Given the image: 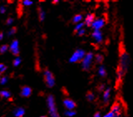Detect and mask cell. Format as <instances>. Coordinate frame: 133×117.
<instances>
[{
    "instance_id": "obj_16",
    "label": "cell",
    "mask_w": 133,
    "mask_h": 117,
    "mask_svg": "<svg viewBox=\"0 0 133 117\" xmlns=\"http://www.w3.org/2000/svg\"><path fill=\"white\" fill-rule=\"evenodd\" d=\"M98 74L100 77H105L107 76V72H106V69L103 66H100L99 68H98Z\"/></svg>"
},
{
    "instance_id": "obj_20",
    "label": "cell",
    "mask_w": 133,
    "mask_h": 117,
    "mask_svg": "<svg viewBox=\"0 0 133 117\" xmlns=\"http://www.w3.org/2000/svg\"><path fill=\"white\" fill-rule=\"evenodd\" d=\"M65 115L68 116V117H73L76 115V111H75L74 110L73 111H68L66 110L65 111Z\"/></svg>"
},
{
    "instance_id": "obj_3",
    "label": "cell",
    "mask_w": 133,
    "mask_h": 117,
    "mask_svg": "<svg viewBox=\"0 0 133 117\" xmlns=\"http://www.w3.org/2000/svg\"><path fill=\"white\" fill-rule=\"evenodd\" d=\"M93 60V53L92 52H88L86 53V55L82 60V67L84 71H88L91 67V65L92 63Z\"/></svg>"
},
{
    "instance_id": "obj_9",
    "label": "cell",
    "mask_w": 133,
    "mask_h": 117,
    "mask_svg": "<svg viewBox=\"0 0 133 117\" xmlns=\"http://www.w3.org/2000/svg\"><path fill=\"white\" fill-rule=\"evenodd\" d=\"M91 36H92V37L95 39L96 43H101L102 42L103 37H102V33L101 30H94Z\"/></svg>"
},
{
    "instance_id": "obj_19",
    "label": "cell",
    "mask_w": 133,
    "mask_h": 117,
    "mask_svg": "<svg viewBox=\"0 0 133 117\" xmlns=\"http://www.w3.org/2000/svg\"><path fill=\"white\" fill-rule=\"evenodd\" d=\"M21 62H22V59H21V57H17L16 58H14V62H12V65H14V66H18L21 64Z\"/></svg>"
},
{
    "instance_id": "obj_22",
    "label": "cell",
    "mask_w": 133,
    "mask_h": 117,
    "mask_svg": "<svg viewBox=\"0 0 133 117\" xmlns=\"http://www.w3.org/2000/svg\"><path fill=\"white\" fill-rule=\"evenodd\" d=\"M83 26H84V23H77V25H76V27H75V28H74V30L76 31V32H78L79 30H81V29H82L83 28Z\"/></svg>"
},
{
    "instance_id": "obj_30",
    "label": "cell",
    "mask_w": 133,
    "mask_h": 117,
    "mask_svg": "<svg viewBox=\"0 0 133 117\" xmlns=\"http://www.w3.org/2000/svg\"><path fill=\"white\" fill-rule=\"evenodd\" d=\"M5 12H6V8L5 7H4V6L0 7V13L3 14V13H5Z\"/></svg>"
},
{
    "instance_id": "obj_25",
    "label": "cell",
    "mask_w": 133,
    "mask_h": 117,
    "mask_svg": "<svg viewBox=\"0 0 133 117\" xmlns=\"http://www.w3.org/2000/svg\"><path fill=\"white\" fill-rule=\"evenodd\" d=\"M102 60H103V57L101 55V54H97V55H96V61H97V62L101 63V62L102 61Z\"/></svg>"
},
{
    "instance_id": "obj_2",
    "label": "cell",
    "mask_w": 133,
    "mask_h": 117,
    "mask_svg": "<svg viewBox=\"0 0 133 117\" xmlns=\"http://www.w3.org/2000/svg\"><path fill=\"white\" fill-rule=\"evenodd\" d=\"M129 65H130V57L127 52H123L120 57V66L118 69L125 74L127 72Z\"/></svg>"
},
{
    "instance_id": "obj_39",
    "label": "cell",
    "mask_w": 133,
    "mask_h": 117,
    "mask_svg": "<svg viewBox=\"0 0 133 117\" xmlns=\"http://www.w3.org/2000/svg\"><path fill=\"white\" fill-rule=\"evenodd\" d=\"M0 77H1V73H0Z\"/></svg>"
},
{
    "instance_id": "obj_27",
    "label": "cell",
    "mask_w": 133,
    "mask_h": 117,
    "mask_svg": "<svg viewBox=\"0 0 133 117\" xmlns=\"http://www.w3.org/2000/svg\"><path fill=\"white\" fill-rule=\"evenodd\" d=\"M32 4V2L29 1V0H24V1H23V5L24 6H31Z\"/></svg>"
},
{
    "instance_id": "obj_6",
    "label": "cell",
    "mask_w": 133,
    "mask_h": 117,
    "mask_svg": "<svg viewBox=\"0 0 133 117\" xmlns=\"http://www.w3.org/2000/svg\"><path fill=\"white\" fill-rule=\"evenodd\" d=\"M106 22H105V19L103 18H97V19H95L93 21V23H91V27H92L94 30H101V28L104 27Z\"/></svg>"
},
{
    "instance_id": "obj_5",
    "label": "cell",
    "mask_w": 133,
    "mask_h": 117,
    "mask_svg": "<svg viewBox=\"0 0 133 117\" xmlns=\"http://www.w3.org/2000/svg\"><path fill=\"white\" fill-rule=\"evenodd\" d=\"M44 79L46 85L48 86L49 88H52L55 86V78H54L52 73L50 72L49 70H45L44 71Z\"/></svg>"
},
{
    "instance_id": "obj_15",
    "label": "cell",
    "mask_w": 133,
    "mask_h": 117,
    "mask_svg": "<svg viewBox=\"0 0 133 117\" xmlns=\"http://www.w3.org/2000/svg\"><path fill=\"white\" fill-rule=\"evenodd\" d=\"M45 14H46V12L43 9V8L39 7V8H38V16H39V20L41 21V22H43V21H44L45 16H46Z\"/></svg>"
},
{
    "instance_id": "obj_12",
    "label": "cell",
    "mask_w": 133,
    "mask_h": 117,
    "mask_svg": "<svg viewBox=\"0 0 133 117\" xmlns=\"http://www.w3.org/2000/svg\"><path fill=\"white\" fill-rule=\"evenodd\" d=\"M14 115L15 117H23L25 115V110L23 107H17L14 111Z\"/></svg>"
},
{
    "instance_id": "obj_28",
    "label": "cell",
    "mask_w": 133,
    "mask_h": 117,
    "mask_svg": "<svg viewBox=\"0 0 133 117\" xmlns=\"http://www.w3.org/2000/svg\"><path fill=\"white\" fill-rule=\"evenodd\" d=\"M14 18H8L7 19V22H6V24L8 25V26H10V25H12V23H14Z\"/></svg>"
},
{
    "instance_id": "obj_7",
    "label": "cell",
    "mask_w": 133,
    "mask_h": 117,
    "mask_svg": "<svg viewBox=\"0 0 133 117\" xmlns=\"http://www.w3.org/2000/svg\"><path fill=\"white\" fill-rule=\"evenodd\" d=\"M8 50L14 54V56L18 55L19 53V44L18 40H14L8 47Z\"/></svg>"
},
{
    "instance_id": "obj_17",
    "label": "cell",
    "mask_w": 133,
    "mask_h": 117,
    "mask_svg": "<svg viewBox=\"0 0 133 117\" xmlns=\"http://www.w3.org/2000/svg\"><path fill=\"white\" fill-rule=\"evenodd\" d=\"M0 95L5 99H8L11 97V93H10V91H8L3 90L0 91Z\"/></svg>"
},
{
    "instance_id": "obj_14",
    "label": "cell",
    "mask_w": 133,
    "mask_h": 117,
    "mask_svg": "<svg viewBox=\"0 0 133 117\" xmlns=\"http://www.w3.org/2000/svg\"><path fill=\"white\" fill-rule=\"evenodd\" d=\"M111 111L112 112V113H114V114L122 113V108H121V106L119 105L118 103H116V104H114L113 106H112Z\"/></svg>"
},
{
    "instance_id": "obj_1",
    "label": "cell",
    "mask_w": 133,
    "mask_h": 117,
    "mask_svg": "<svg viewBox=\"0 0 133 117\" xmlns=\"http://www.w3.org/2000/svg\"><path fill=\"white\" fill-rule=\"evenodd\" d=\"M47 105L48 107V111L50 117H59V114L56 106L55 99L52 95H49L47 98Z\"/></svg>"
},
{
    "instance_id": "obj_24",
    "label": "cell",
    "mask_w": 133,
    "mask_h": 117,
    "mask_svg": "<svg viewBox=\"0 0 133 117\" xmlns=\"http://www.w3.org/2000/svg\"><path fill=\"white\" fill-rule=\"evenodd\" d=\"M95 98V95L93 93H91V92H89L88 94L87 95V99L89 101H93Z\"/></svg>"
},
{
    "instance_id": "obj_29",
    "label": "cell",
    "mask_w": 133,
    "mask_h": 117,
    "mask_svg": "<svg viewBox=\"0 0 133 117\" xmlns=\"http://www.w3.org/2000/svg\"><path fill=\"white\" fill-rule=\"evenodd\" d=\"M85 32H86V30L84 28H82V29H81V30H79L77 32V35L78 36H82V35L85 34Z\"/></svg>"
},
{
    "instance_id": "obj_21",
    "label": "cell",
    "mask_w": 133,
    "mask_h": 117,
    "mask_svg": "<svg viewBox=\"0 0 133 117\" xmlns=\"http://www.w3.org/2000/svg\"><path fill=\"white\" fill-rule=\"evenodd\" d=\"M8 50V45L6 44H3L2 45L1 47H0V53L1 54H4Z\"/></svg>"
},
{
    "instance_id": "obj_8",
    "label": "cell",
    "mask_w": 133,
    "mask_h": 117,
    "mask_svg": "<svg viewBox=\"0 0 133 117\" xmlns=\"http://www.w3.org/2000/svg\"><path fill=\"white\" fill-rule=\"evenodd\" d=\"M63 106L68 111H73L75 108H76V103L74 101H72V99L69 98H66L63 101Z\"/></svg>"
},
{
    "instance_id": "obj_18",
    "label": "cell",
    "mask_w": 133,
    "mask_h": 117,
    "mask_svg": "<svg viewBox=\"0 0 133 117\" xmlns=\"http://www.w3.org/2000/svg\"><path fill=\"white\" fill-rule=\"evenodd\" d=\"M82 18H83L82 15H81V14H77V15H76V16H74V17H73L72 22H73L74 23H81V21L82 20Z\"/></svg>"
},
{
    "instance_id": "obj_23",
    "label": "cell",
    "mask_w": 133,
    "mask_h": 117,
    "mask_svg": "<svg viewBox=\"0 0 133 117\" xmlns=\"http://www.w3.org/2000/svg\"><path fill=\"white\" fill-rule=\"evenodd\" d=\"M8 78L7 77H3L1 78V80H0V85H2V86L5 85L8 83Z\"/></svg>"
},
{
    "instance_id": "obj_11",
    "label": "cell",
    "mask_w": 133,
    "mask_h": 117,
    "mask_svg": "<svg viewBox=\"0 0 133 117\" xmlns=\"http://www.w3.org/2000/svg\"><path fill=\"white\" fill-rule=\"evenodd\" d=\"M95 20V17H94V15L92 14V13H89V14H87V16H86V18H85V22L83 23H84V25H87V26H88V27H90L91 25V23H93V21Z\"/></svg>"
},
{
    "instance_id": "obj_36",
    "label": "cell",
    "mask_w": 133,
    "mask_h": 117,
    "mask_svg": "<svg viewBox=\"0 0 133 117\" xmlns=\"http://www.w3.org/2000/svg\"><path fill=\"white\" fill-rule=\"evenodd\" d=\"M3 66H4V65L3 64H2V63H0V70H1L3 67Z\"/></svg>"
},
{
    "instance_id": "obj_35",
    "label": "cell",
    "mask_w": 133,
    "mask_h": 117,
    "mask_svg": "<svg viewBox=\"0 0 133 117\" xmlns=\"http://www.w3.org/2000/svg\"><path fill=\"white\" fill-rule=\"evenodd\" d=\"M3 32H0V41L3 40Z\"/></svg>"
},
{
    "instance_id": "obj_34",
    "label": "cell",
    "mask_w": 133,
    "mask_h": 117,
    "mask_svg": "<svg viewBox=\"0 0 133 117\" xmlns=\"http://www.w3.org/2000/svg\"><path fill=\"white\" fill-rule=\"evenodd\" d=\"M93 117H102V116H101V114H100L99 112H97V113H96V114L94 115Z\"/></svg>"
},
{
    "instance_id": "obj_33",
    "label": "cell",
    "mask_w": 133,
    "mask_h": 117,
    "mask_svg": "<svg viewBox=\"0 0 133 117\" xmlns=\"http://www.w3.org/2000/svg\"><path fill=\"white\" fill-rule=\"evenodd\" d=\"M104 87H105V85H104V84H102L101 86H99V91H103Z\"/></svg>"
},
{
    "instance_id": "obj_10",
    "label": "cell",
    "mask_w": 133,
    "mask_h": 117,
    "mask_svg": "<svg viewBox=\"0 0 133 117\" xmlns=\"http://www.w3.org/2000/svg\"><path fill=\"white\" fill-rule=\"evenodd\" d=\"M20 95L23 97H29L32 95V89L29 86H23L21 90Z\"/></svg>"
},
{
    "instance_id": "obj_32",
    "label": "cell",
    "mask_w": 133,
    "mask_h": 117,
    "mask_svg": "<svg viewBox=\"0 0 133 117\" xmlns=\"http://www.w3.org/2000/svg\"><path fill=\"white\" fill-rule=\"evenodd\" d=\"M6 70H7V66H4L0 70V73H3V72H6Z\"/></svg>"
},
{
    "instance_id": "obj_13",
    "label": "cell",
    "mask_w": 133,
    "mask_h": 117,
    "mask_svg": "<svg viewBox=\"0 0 133 117\" xmlns=\"http://www.w3.org/2000/svg\"><path fill=\"white\" fill-rule=\"evenodd\" d=\"M110 95H111V88L110 87H107V88L105 90L103 93V101L105 103H107L109 101L110 99Z\"/></svg>"
},
{
    "instance_id": "obj_37",
    "label": "cell",
    "mask_w": 133,
    "mask_h": 117,
    "mask_svg": "<svg viewBox=\"0 0 133 117\" xmlns=\"http://www.w3.org/2000/svg\"><path fill=\"white\" fill-rule=\"evenodd\" d=\"M58 3V1H54V2H52V3Z\"/></svg>"
},
{
    "instance_id": "obj_26",
    "label": "cell",
    "mask_w": 133,
    "mask_h": 117,
    "mask_svg": "<svg viewBox=\"0 0 133 117\" xmlns=\"http://www.w3.org/2000/svg\"><path fill=\"white\" fill-rule=\"evenodd\" d=\"M16 31H17L16 27H12V28H11L10 30L8 31V37H11V36H12L14 34H15Z\"/></svg>"
},
{
    "instance_id": "obj_4",
    "label": "cell",
    "mask_w": 133,
    "mask_h": 117,
    "mask_svg": "<svg viewBox=\"0 0 133 117\" xmlns=\"http://www.w3.org/2000/svg\"><path fill=\"white\" fill-rule=\"evenodd\" d=\"M85 55L86 52L83 49H77L69 58V62L70 63H75V62L80 61L82 60V58L84 57Z\"/></svg>"
},
{
    "instance_id": "obj_31",
    "label": "cell",
    "mask_w": 133,
    "mask_h": 117,
    "mask_svg": "<svg viewBox=\"0 0 133 117\" xmlns=\"http://www.w3.org/2000/svg\"><path fill=\"white\" fill-rule=\"evenodd\" d=\"M113 116H114V113H112L111 111H110V112H108L107 114H106L103 117H113Z\"/></svg>"
},
{
    "instance_id": "obj_38",
    "label": "cell",
    "mask_w": 133,
    "mask_h": 117,
    "mask_svg": "<svg viewBox=\"0 0 133 117\" xmlns=\"http://www.w3.org/2000/svg\"><path fill=\"white\" fill-rule=\"evenodd\" d=\"M38 117H46L45 115H41V116H38Z\"/></svg>"
}]
</instances>
